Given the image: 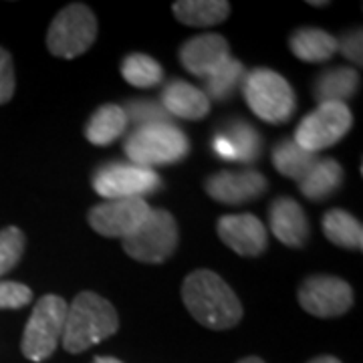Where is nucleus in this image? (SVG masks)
<instances>
[{
	"instance_id": "obj_34",
	"label": "nucleus",
	"mask_w": 363,
	"mask_h": 363,
	"mask_svg": "<svg viewBox=\"0 0 363 363\" xmlns=\"http://www.w3.org/2000/svg\"><path fill=\"white\" fill-rule=\"evenodd\" d=\"M93 363H123L116 359V357H95V362Z\"/></svg>"
},
{
	"instance_id": "obj_6",
	"label": "nucleus",
	"mask_w": 363,
	"mask_h": 363,
	"mask_svg": "<svg viewBox=\"0 0 363 363\" xmlns=\"http://www.w3.org/2000/svg\"><path fill=\"white\" fill-rule=\"evenodd\" d=\"M97 39V18L85 4H69L52 18L47 49L59 59H75Z\"/></svg>"
},
{
	"instance_id": "obj_36",
	"label": "nucleus",
	"mask_w": 363,
	"mask_h": 363,
	"mask_svg": "<svg viewBox=\"0 0 363 363\" xmlns=\"http://www.w3.org/2000/svg\"><path fill=\"white\" fill-rule=\"evenodd\" d=\"M311 6H327V2H309Z\"/></svg>"
},
{
	"instance_id": "obj_28",
	"label": "nucleus",
	"mask_w": 363,
	"mask_h": 363,
	"mask_svg": "<svg viewBox=\"0 0 363 363\" xmlns=\"http://www.w3.org/2000/svg\"><path fill=\"white\" fill-rule=\"evenodd\" d=\"M25 252V234L16 226L0 230V277L11 272Z\"/></svg>"
},
{
	"instance_id": "obj_1",
	"label": "nucleus",
	"mask_w": 363,
	"mask_h": 363,
	"mask_svg": "<svg viewBox=\"0 0 363 363\" xmlns=\"http://www.w3.org/2000/svg\"><path fill=\"white\" fill-rule=\"evenodd\" d=\"M186 309L200 325L214 331L230 329L242 319V303L220 274L200 269L182 285Z\"/></svg>"
},
{
	"instance_id": "obj_15",
	"label": "nucleus",
	"mask_w": 363,
	"mask_h": 363,
	"mask_svg": "<svg viewBox=\"0 0 363 363\" xmlns=\"http://www.w3.org/2000/svg\"><path fill=\"white\" fill-rule=\"evenodd\" d=\"M269 222L277 240L286 247L301 248L311 233L305 210L293 198H277L269 208Z\"/></svg>"
},
{
	"instance_id": "obj_27",
	"label": "nucleus",
	"mask_w": 363,
	"mask_h": 363,
	"mask_svg": "<svg viewBox=\"0 0 363 363\" xmlns=\"http://www.w3.org/2000/svg\"><path fill=\"white\" fill-rule=\"evenodd\" d=\"M128 123H133L135 128H145V125H157V123H172V117L166 113L162 104L156 101H145V99H135L123 107Z\"/></svg>"
},
{
	"instance_id": "obj_8",
	"label": "nucleus",
	"mask_w": 363,
	"mask_h": 363,
	"mask_svg": "<svg viewBox=\"0 0 363 363\" xmlns=\"http://www.w3.org/2000/svg\"><path fill=\"white\" fill-rule=\"evenodd\" d=\"M162 188V178L156 169L143 168L138 164L113 162L95 172L93 190L105 200H123V198H143L154 194Z\"/></svg>"
},
{
	"instance_id": "obj_11",
	"label": "nucleus",
	"mask_w": 363,
	"mask_h": 363,
	"mask_svg": "<svg viewBox=\"0 0 363 363\" xmlns=\"http://www.w3.org/2000/svg\"><path fill=\"white\" fill-rule=\"evenodd\" d=\"M298 303L305 311L321 319L339 317L353 305V291L350 283L329 274L309 277L298 289Z\"/></svg>"
},
{
	"instance_id": "obj_7",
	"label": "nucleus",
	"mask_w": 363,
	"mask_h": 363,
	"mask_svg": "<svg viewBox=\"0 0 363 363\" xmlns=\"http://www.w3.org/2000/svg\"><path fill=\"white\" fill-rule=\"evenodd\" d=\"M178 247V224L168 210H154L135 233L123 238V250L131 259L160 264Z\"/></svg>"
},
{
	"instance_id": "obj_32",
	"label": "nucleus",
	"mask_w": 363,
	"mask_h": 363,
	"mask_svg": "<svg viewBox=\"0 0 363 363\" xmlns=\"http://www.w3.org/2000/svg\"><path fill=\"white\" fill-rule=\"evenodd\" d=\"M212 150H214V154H216L218 157H222V160H226V162H236L233 143L228 142L222 133H218V135L214 138V142H212Z\"/></svg>"
},
{
	"instance_id": "obj_31",
	"label": "nucleus",
	"mask_w": 363,
	"mask_h": 363,
	"mask_svg": "<svg viewBox=\"0 0 363 363\" xmlns=\"http://www.w3.org/2000/svg\"><path fill=\"white\" fill-rule=\"evenodd\" d=\"M362 28H353L350 33H345L341 39H337V51L357 67H362Z\"/></svg>"
},
{
	"instance_id": "obj_2",
	"label": "nucleus",
	"mask_w": 363,
	"mask_h": 363,
	"mask_svg": "<svg viewBox=\"0 0 363 363\" xmlns=\"http://www.w3.org/2000/svg\"><path fill=\"white\" fill-rule=\"evenodd\" d=\"M119 327L113 305L97 293L83 291L67 305L63 347L69 353H81L111 337Z\"/></svg>"
},
{
	"instance_id": "obj_35",
	"label": "nucleus",
	"mask_w": 363,
	"mask_h": 363,
	"mask_svg": "<svg viewBox=\"0 0 363 363\" xmlns=\"http://www.w3.org/2000/svg\"><path fill=\"white\" fill-rule=\"evenodd\" d=\"M238 363H264V362L259 359V357H245V359H240Z\"/></svg>"
},
{
	"instance_id": "obj_14",
	"label": "nucleus",
	"mask_w": 363,
	"mask_h": 363,
	"mask_svg": "<svg viewBox=\"0 0 363 363\" xmlns=\"http://www.w3.org/2000/svg\"><path fill=\"white\" fill-rule=\"evenodd\" d=\"M228 59H230L228 40L214 33L188 39L180 47L182 65L194 77L206 79Z\"/></svg>"
},
{
	"instance_id": "obj_17",
	"label": "nucleus",
	"mask_w": 363,
	"mask_h": 363,
	"mask_svg": "<svg viewBox=\"0 0 363 363\" xmlns=\"http://www.w3.org/2000/svg\"><path fill=\"white\" fill-rule=\"evenodd\" d=\"M289 47L305 63H325L337 52V39L321 28L305 26L291 35Z\"/></svg>"
},
{
	"instance_id": "obj_3",
	"label": "nucleus",
	"mask_w": 363,
	"mask_h": 363,
	"mask_svg": "<svg viewBox=\"0 0 363 363\" xmlns=\"http://www.w3.org/2000/svg\"><path fill=\"white\" fill-rule=\"evenodd\" d=\"M123 150L131 164L154 169V166H166L184 160L190 152V142L178 125L157 123L135 128L128 135Z\"/></svg>"
},
{
	"instance_id": "obj_12",
	"label": "nucleus",
	"mask_w": 363,
	"mask_h": 363,
	"mask_svg": "<svg viewBox=\"0 0 363 363\" xmlns=\"http://www.w3.org/2000/svg\"><path fill=\"white\" fill-rule=\"evenodd\" d=\"M267 178L257 169H224L206 180V194L220 204H247L267 190Z\"/></svg>"
},
{
	"instance_id": "obj_18",
	"label": "nucleus",
	"mask_w": 363,
	"mask_h": 363,
	"mask_svg": "<svg viewBox=\"0 0 363 363\" xmlns=\"http://www.w3.org/2000/svg\"><path fill=\"white\" fill-rule=\"evenodd\" d=\"M359 89V73L350 67H337L321 73L315 81L317 104H345Z\"/></svg>"
},
{
	"instance_id": "obj_4",
	"label": "nucleus",
	"mask_w": 363,
	"mask_h": 363,
	"mask_svg": "<svg viewBox=\"0 0 363 363\" xmlns=\"http://www.w3.org/2000/svg\"><path fill=\"white\" fill-rule=\"evenodd\" d=\"M242 93L250 111L267 123H285L297 107L291 83L272 69H255L247 73Z\"/></svg>"
},
{
	"instance_id": "obj_23",
	"label": "nucleus",
	"mask_w": 363,
	"mask_h": 363,
	"mask_svg": "<svg viewBox=\"0 0 363 363\" xmlns=\"http://www.w3.org/2000/svg\"><path fill=\"white\" fill-rule=\"evenodd\" d=\"M325 236L337 245V247L350 248V250H362L363 247V228L362 222L350 212L333 208L323 216Z\"/></svg>"
},
{
	"instance_id": "obj_24",
	"label": "nucleus",
	"mask_w": 363,
	"mask_h": 363,
	"mask_svg": "<svg viewBox=\"0 0 363 363\" xmlns=\"http://www.w3.org/2000/svg\"><path fill=\"white\" fill-rule=\"evenodd\" d=\"M247 77V69L238 59H228L222 63L212 75L204 79V95L208 101H224L230 99L238 89H242V83Z\"/></svg>"
},
{
	"instance_id": "obj_19",
	"label": "nucleus",
	"mask_w": 363,
	"mask_h": 363,
	"mask_svg": "<svg viewBox=\"0 0 363 363\" xmlns=\"http://www.w3.org/2000/svg\"><path fill=\"white\" fill-rule=\"evenodd\" d=\"M341 182H343V168L337 162L331 157H319L315 168L298 184V188H301V194L307 200L321 202L337 192Z\"/></svg>"
},
{
	"instance_id": "obj_30",
	"label": "nucleus",
	"mask_w": 363,
	"mask_h": 363,
	"mask_svg": "<svg viewBox=\"0 0 363 363\" xmlns=\"http://www.w3.org/2000/svg\"><path fill=\"white\" fill-rule=\"evenodd\" d=\"M14 95V67L11 52L0 47V105L11 101Z\"/></svg>"
},
{
	"instance_id": "obj_22",
	"label": "nucleus",
	"mask_w": 363,
	"mask_h": 363,
	"mask_svg": "<svg viewBox=\"0 0 363 363\" xmlns=\"http://www.w3.org/2000/svg\"><path fill=\"white\" fill-rule=\"evenodd\" d=\"M172 11L182 25L212 26L228 18L230 4L224 0H180L174 2Z\"/></svg>"
},
{
	"instance_id": "obj_5",
	"label": "nucleus",
	"mask_w": 363,
	"mask_h": 363,
	"mask_svg": "<svg viewBox=\"0 0 363 363\" xmlns=\"http://www.w3.org/2000/svg\"><path fill=\"white\" fill-rule=\"evenodd\" d=\"M65 317V298H61L59 295H45L37 301L26 321L23 343H21V350L26 359L45 362L51 357L63 337Z\"/></svg>"
},
{
	"instance_id": "obj_33",
	"label": "nucleus",
	"mask_w": 363,
	"mask_h": 363,
	"mask_svg": "<svg viewBox=\"0 0 363 363\" xmlns=\"http://www.w3.org/2000/svg\"><path fill=\"white\" fill-rule=\"evenodd\" d=\"M309 363H341L337 357H331V355H323V357H317V359H313Z\"/></svg>"
},
{
	"instance_id": "obj_26",
	"label": "nucleus",
	"mask_w": 363,
	"mask_h": 363,
	"mask_svg": "<svg viewBox=\"0 0 363 363\" xmlns=\"http://www.w3.org/2000/svg\"><path fill=\"white\" fill-rule=\"evenodd\" d=\"M121 75L123 79L138 87V89H150L162 83L164 79V69L157 63L154 57L143 55V52H133L128 55L121 63Z\"/></svg>"
},
{
	"instance_id": "obj_9",
	"label": "nucleus",
	"mask_w": 363,
	"mask_h": 363,
	"mask_svg": "<svg viewBox=\"0 0 363 363\" xmlns=\"http://www.w3.org/2000/svg\"><path fill=\"white\" fill-rule=\"evenodd\" d=\"M353 116L345 104H321L315 111L301 119L295 130V143L303 150L319 154L335 145L351 130Z\"/></svg>"
},
{
	"instance_id": "obj_10",
	"label": "nucleus",
	"mask_w": 363,
	"mask_h": 363,
	"mask_svg": "<svg viewBox=\"0 0 363 363\" xmlns=\"http://www.w3.org/2000/svg\"><path fill=\"white\" fill-rule=\"evenodd\" d=\"M152 208L145 198H123L107 200L99 206L91 208V228L107 238H128L142 226L150 216Z\"/></svg>"
},
{
	"instance_id": "obj_25",
	"label": "nucleus",
	"mask_w": 363,
	"mask_h": 363,
	"mask_svg": "<svg viewBox=\"0 0 363 363\" xmlns=\"http://www.w3.org/2000/svg\"><path fill=\"white\" fill-rule=\"evenodd\" d=\"M222 135L233 143L236 162L250 164V162H255V160L260 157V152H262V135L250 123H247V121H240V119L228 121L224 125Z\"/></svg>"
},
{
	"instance_id": "obj_20",
	"label": "nucleus",
	"mask_w": 363,
	"mask_h": 363,
	"mask_svg": "<svg viewBox=\"0 0 363 363\" xmlns=\"http://www.w3.org/2000/svg\"><path fill=\"white\" fill-rule=\"evenodd\" d=\"M128 117L121 105L107 104L99 107L85 128V135L93 145H109L117 138H121L128 130Z\"/></svg>"
},
{
	"instance_id": "obj_16",
	"label": "nucleus",
	"mask_w": 363,
	"mask_h": 363,
	"mask_svg": "<svg viewBox=\"0 0 363 363\" xmlns=\"http://www.w3.org/2000/svg\"><path fill=\"white\" fill-rule=\"evenodd\" d=\"M160 104L169 117L188 119V121H198L206 117L210 111V101L204 91L182 79H176L164 87Z\"/></svg>"
},
{
	"instance_id": "obj_13",
	"label": "nucleus",
	"mask_w": 363,
	"mask_h": 363,
	"mask_svg": "<svg viewBox=\"0 0 363 363\" xmlns=\"http://www.w3.org/2000/svg\"><path fill=\"white\" fill-rule=\"evenodd\" d=\"M216 228L222 242L240 257H259L269 245L267 228L255 214H226Z\"/></svg>"
},
{
	"instance_id": "obj_21",
	"label": "nucleus",
	"mask_w": 363,
	"mask_h": 363,
	"mask_svg": "<svg viewBox=\"0 0 363 363\" xmlns=\"http://www.w3.org/2000/svg\"><path fill=\"white\" fill-rule=\"evenodd\" d=\"M317 162H319V156L303 150L298 143H295V140H283L272 150L274 168L279 169V174L295 180L297 184L307 178V174L315 168Z\"/></svg>"
},
{
	"instance_id": "obj_29",
	"label": "nucleus",
	"mask_w": 363,
	"mask_h": 363,
	"mask_svg": "<svg viewBox=\"0 0 363 363\" xmlns=\"http://www.w3.org/2000/svg\"><path fill=\"white\" fill-rule=\"evenodd\" d=\"M33 301V291L16 281H0V309H21Z\"/></svg>"
}]
</instances>
